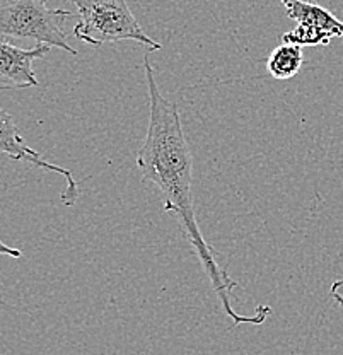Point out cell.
I'll return each mask as SVG.
<instances>
[{
	"instance_id": "6da1fadb",
	"label": "cell",
	"mask_w": 343,
	"mask_h": 355,
	"mask_svg": "<svg viewBox=\"0 0 343 355\" xmlns=\"http://www.w3.org/2000/svg\"><path fill=\"white\" fill-rule=\"evenodd\" d=\"M147 89H149V127L146 140L137 154V168L143 183L157 188L164 202L166 212H175L183 229L184 238L193 246L204 266L213 292L222 304L224 313L238 324H261L272 314L270 306H258L253 316H243L232 306V291L236 282L219 265L216 251L205 241L198 227L193 205V157L184 137L182 118L176 103L161 94L154 77L149 55L143 57Z\"/></svg>"
},
{
	"instance_id": "7a4b0ae2",
	"label": "cell",
	"mask_w": 343,
	"mask_h": 355,
	"mask_svg": "<svg viewBox=\"0 0 343 355\" xmlns=\"http://www.w3.org/2000/svg\"><path fill=\"white\" fill-rule=\"evenodd\" d=\"M77 7L80 22L73 36L92 46L132 40L149 50H161V44L143 33L127 0H70Z\"/></svg>"
},
{
	"instance_id": "3957f363",
	"label": "cell",
	"mask_w": 343,
	"mask_h": 355,
	"mask_svg": "<svg viewBox=\"0 0 343 355\" xmlns=\"http://www.w3.org/2000/svg\"><path fill=\"white\" fill-rule=\"evenodd\" d=\"M67 17L69 10L50 9L46 0H6L0 3V40H35L77 55L64 31Z\"/></svg>"
},
{
	"instance_id": "277c9868",
	"label": "cell",
	"mask_w": 343,
	"mask_h": 355,
	"mask_svg": "<svg viewBox=\"0 0 343 355\" xmlns=\"http://www.w3.org/2000/svg\"><path fill=\"white\" fill-rule=\"evenodd\" d=\"M0 153L9 155L14 161H28L31 162V164L38 166V168L48 169V171L58 173V175L64 176L65 180H67V188H65V191L62 193V202H64L65 205H73L76 200L79 198V184L73 180L72 173H70L69 169L58 168V166L45 161L35 149L26 146L23 135H21L19 128L14 123L12 116L2 108H0Z\"/></svg>"
},
{
	"instance_id": "5b68a950",
	"label": "cell",
	"mask_w": 343,
	"mask_h": 355,
	"mask_svg": "<svg viewBox=\"0 0 343 355\" xmlns=\"http://www.w3.org/2000/svg\"><path fill=\"white\" fill-rule=\"evenodd\" d=\"M50 53V44L38 43L33 48H17L0 40V89H24L38 86L33 62Z\"/></svg>"
},
{
	"instance_id": "8992f818",
	"label": "cell",
	"mask_w": 343,
	"mask_h": 355,
	"mask_svg": "<svg viewBox=\"0 0 343 355\" xmlns=\"http://www.w3.org/2000/svg\"><path fill=\"white\" fill-rule=\"evenodd\" d=\"M280 2L285 7L287 16L297 24L316 29L330 40L343 38V22L324 7L306 2V0H280Z\"/></svg>"
},
{
	"instance_id": "52a82bcc",
	"label": "cell",
	"mask_w": 343,
	"mask_h": 355,
	"mask_svg": "<svg viewBox=\"0 0 343 355\" xmlns=\"http://www.w3.org/2000/svg\"><path fill=\"white\" fill-rule=\"evenodd\" d=\"M304 64L302 46L294 43H282L270 53L267 60V70L274 79H292Z\"/></svg>"
},
{
	"instance_id": "ba28073f",
	"label": "cell",
	"mask_w": 343,
	"mask_h": 355,
	"mask_svg": "<svg viewBox=\"0 0 343 355\" xmlns=\"http://www.w3.org/2000/svg\"><path fill=\"white\" fill-rule=\"evenodd\" d=\"M330 294H331V297H333L335 301H337L338 304L343 308V279L333 282V286H331V288H330Z\"/></svg>"
},
{
	"instance_id": "9c48e42d",
	"label": "cell",
	"mask_w": 343,
	"mask_h": 355,
	"mask_svg": "<svg viewBox=\"0 0 343 355\" xmlns=\"http://www.w3.org/2000/svg\"><path fill=\"white\" fill-rule=\"evenodd\" d=\"M0 254H6V257H10V258L23 257V253H21L19 250H16V248H12V246H7V244L2 241H0Z\"/></svg>"
}]
</instances>
